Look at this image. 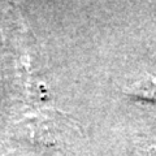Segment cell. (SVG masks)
<instances>
[{
    "label": "cell",
    "mask_w": 156,
    "mask_h": 156,
    "mask_svg": "<svg viewBox=\"0 0 156 156\" xmlns=\"http://www.w3.org/2000/svg\"><path fill=\"white\" fill-rule=\"evenodd\" d=\"M146 156H156V146H152L146 151Z\"/></svg>",
    "instance_id": "7a4b0ae2"
},
{
    "label": "cell",
    "mask_w": 156,
    "mask_h": 156,
    "mask_svg": "<svg viewBox=\"0 0 156 156\" xmlns=\"http://www.w3.org/2000/svg\"><path fill=\"white\" fill-rule=\"evenodd\" d=\"M125 94L135 99H143L156 103V77H147L135 82L134 85L126 87Z\"/></svg>",
    "instance_id": "6da1fadb"
}]
</instances>
